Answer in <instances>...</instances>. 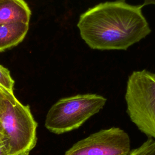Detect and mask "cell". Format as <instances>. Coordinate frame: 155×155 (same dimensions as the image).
I'll list each match as a JSON object with an SVG mask.
<instances>
[{
  "instance_id": "1",
  "label": "cell",
  "mask_w": 155,
  "mask_h": 155,
  "mask_svg": "<svg viewBox=\"0 0 155 155\" xmlns=\"http://www.w3.org/2000/svg\"><path fill=\"white\" fill-rule=\"evenodd\" d=\"M143 6L125 0L96 5L79 17L77 26L82 39L92 49L127 50L151 31Z\"/></svg>"
},
{
  "instance_id": "2",
  "label": "cell",
  "mask_w": 155,
  "mask_h": 155,
  "mask_svg": "<svg viewBox=\"0 0 155 155\" xmlns=\"http://www.w3.org/2000/svg\"><path fill=\"white\" fill-rule=\"evenodd\" d=\"M37 127L29 105H23L4 89L0 133L8 143L10 155H28L37 143Z\"/></svg>"
},
{
  "instance_id": "3",
  "label": "cell",
  "mask_w": 155,
  "mask_h": 155,
  "mask_svg": "<svg viewBox=\"0 0 155 155\" xmlns=\"http://www.w3.org/2000/svg\"><path fill=\"white\" fill-rule=\"evenodd\" d=\"M125 99L131 120L140 131L155 139V73L146 70L133 71Z\"/></svg>"
},
{
  "instance_id": "4",
  "label": "cell",
  "mask_w": 155,
  "mask_h": 155,
  "mask_svg": "<svg viewBox=\"0 0 155 155\" xmlns=\"http://www.w3.org/2000/svg\"><path fill=\"white\" fill-rule=\"evenodd\" d=\"M107 99L96 94H77L58 101L49 109L45 127L60 134L78 128L103 108Z\"/></svg>"
},
{
  "instance_id": "5",
  "label": "cell",
  "mask_w": 155,
  "mask_h": 155,
  "mask_svg": "<svg viewBox=\"0 0 155 155\" xmlns=\"http://www.w3.org/2000/svg\"><path fill=\"white\" fill-rule=\"evenodd\" d=\"M130 152L128 134L119 128L111 127L78 141L64 155H128Z\"/></svg>"
},
{
  "instance_id": "6",
  "label": "cell",
  "mask_w": 155,
  "mask_h": 155,
  "mask_svg": "<svg viewBox=\"0 0 155 155\" xmlns=\"http://www.w3.org/2000/svg\"><path fill=\"white\" fill-rule=\"evenodd\" d=\"M31 10L24 0H0V24L22 22L29 23Z\"/></svg>"
},
{
  "instance_id": "7",
  "label": "cell",
  "mask_w": 155,
  "mask_h": 155,
  "mask_svg": "<svg viewBox=\"0 0 155 155\" xmlns=\"http://www.w3.org/2000/svg\"><path fill=\"white\" fill-rule=\"evenodd\" d=\"M28 23L13 22L0 24V52L21 42L28 30Z\"/></svg>"
},
{
  "instance_id": "8",
  "label": "cell",
  "mask_w": 155,
  "mask_h": 155,
  "mask_svg": "<svg viewBox=\"0 0 155 155\" xmlns=\"http://www.w3.org/2000/svg\"><path fill=\"white\" fill-rule=\"evenodd\" d=\"M15 82L9 70L0 64V86L11 94L13 93Z\"/></svg>"
},
{
  "instance_id": "9",
  "label": "cell",
  "mask_w": 155,
  "mask_h": 155,
  "mask_svg": "<svg viewBox=\"0 0 155 155\" xmlns=\"http://www.w3.org/2000/svg\"><path fill=\"white\" fill-rule=\"evenodd\" d=\"M128 155H155V140L148 139L139 147L131 150Z\"/></svg>"
},
{
  "instance_id": "10",
  "label": "cell",
  "mask_w": 155,
  "mask_h": 155,
  "mask_svg": "<svg viewBox=\"0 0 155 155\" xmlns=\"http://www.w3.org/2000/svg\"><path fill=\"white\" fill-rule=\"evenodd\" d=\"M0 155H10L8 143L3 135L0 133Z\"/></svg>"
},
{
  "instance_id": "11",
  "label": "cell",
  "mask_w": 155,
  "mask_h": 155,
  "mask_svg": "<svg viewBox=\"0 0 155 155\" xmlns=\"http://www.w3.org/2000/svg\"><path fill=\"white\" fill-rule=\"evenodd\" d=\"M4 89L2 87L0 86V111L1 109V106H2V99H3V92H4Z\"/></svg>"
},
{
  "instance_id": "12",
  "label": "cell",
  "mask_w": 155,
  "mask_h": 155,
  "mask_svg": "<svg viewBox=\"0 0 155 155\" xmlns=\"http://www.w3.org/2000/svg\"><path fill=\"white\" fill-rule=\"evenodd\" d=\"M144 5H155V0H143Z\"/></svg>"
}]
</instances>
